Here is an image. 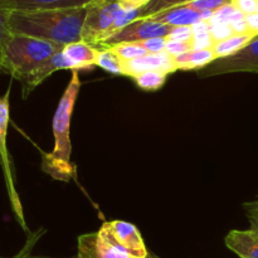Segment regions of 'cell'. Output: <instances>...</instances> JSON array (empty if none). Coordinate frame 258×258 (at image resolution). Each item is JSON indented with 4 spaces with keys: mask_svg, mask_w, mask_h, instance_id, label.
<instances>
[{
    "mask_svg": "<svg viewBox=\"0 0 258 258\" xmlns=\"http://www.w3.org/2000/svg\"><path fill=\"white\" fill-rule=\"evenodd\" d=\"M189 50H193V44L190 42H179V40H166L165 45V52L168 54H170L171 57H176V55H180L183 53L189 52Z\"/></svg>",
    "mask_w": 258,
    "mask_h": 258,
    "instance_id": "24",
    "label": "cell"
},
{
    "mask_svg": "<svg viewBox=\"0 0 258 258\" xmlns=\"http://www.w3.org/2000/svg\"><path fill=\"white\" fill-rule=\"evenodd\" d=\"M145 258H155V257H154V256H151V254L149 253V256H148V257H145Z\"/></svg>",
    "mask_w": 258,
    "mask_h": 258,
    "instance_id": "31",
    "label": "cell"
},
{
    "mask_svg": "<svg viewBox=\"0 0 258 258\" xmlns=\"http://www.w3.org/2000/svg\"><path fill=\"white\" fill-rule=\"evenodd\" d=\"M227 248L241 258H258V234L253 229L238 231L233 229L227 234Z\"/></svg>",
    "mask_w": 258,
    "mask_h": 258,
    "instance_id": "13",
    "label": "cell"
},
{
    "mask_svg": "<svg viewBox=\"0 0 258 258\" xmlns=\"http://www.w3.org/2000/svg\"><path fill=\"white\" fill-rule=\"evenodd\" d=\"M239 12L246 17L258 14V0H232Z\"/></svg>",
    "mask_w": 258,
    "mask_h": 258,
    "instance_id": "27",
    "label": "cell"
},
{
    "mask_svg": "<svg viewBox=\"0 0 258 258\" xmlns=\"http://www.w3.org/2000/svg\"><path fill=\"white\" fill-rule=\"evenodd\" d=\"M216 59L217 57L213 49L207 48V49H193L180 55H176L174 57V63H175L176 70L199 71L211 64Z\"/></svg>",
    "mask_w": 258,
    "mask_h": 258,
    "instance_id": "16",
    "label": "cell"
},
{
    "mask_svg": "<svg viewBox=\"0 0 258 258\" xmlns=\"http://www.w3.org/2000/svg\"><path fill=\"white\" fill-rule=\"evenodd\" d=\"M87 7L70 9L12 12L10 30L14 34L29 35L66 47L78 42L82 35Z\"/></svg>",
    "mask_w": 258,
    "mask_h": 258,
    "instance_id": "1",
    "label": "cell"
},
{
    "mask_svg": "<svg viewBox=\"0 0 258 258\" xmlns=\"http://www.w3.org/2000/svg\"><path fill=\"white\" fill-rule=\"evenodd\" d=\"M10 86L7 92L0 96V165H2L3 174H4L5 185H7L8 196H9L10 206H12L13 212L17 217L18 222L22 226L25 232H28L27 223H25L24 212H23L22 203H20L19 194H18L17 188H15V178L14 170H13L12 160H10L9 151L7 146V135H8V126H9L10 118Z\"/></svg>",
    "mask_w": 258,
    "mask_h": 258,
    "instance_id": "5",
    "label": "cell"
},
{
    "mask_svg": "<svg viewBox=\"0 0 258 258\" xmlns=\"http://www.w3.org/2000/svg\"><path fill=\"white\" fill-rule=\"evenodd\" d=\"M166 39L190 42L193 39V29H191V27H174Z\"/></svg>",
    "mask_w": 258,
    "mask_h": 258,
    "instance_id": "26",
    "label": "cell"
},
{
    "mask_svg": "<svg viewBox=\"0 0 258 258\" xmlns=\"http://www.w3.org/2000/svg\"><path fill=\"white\" fill-rule=\"evenodd\" d=\"M91 2L93 0H0V8L10 13L38 12L87 7Z\"/></svg>",
    "mask_w": 258,
    "mask_h": 258,
    "instance_id": "11",
    "label": "cell"
},
{
    "mask_svg": "<svg viewBox=\"0 0 258 258\" xmlns=\"http://www.w3.org/2000/svg\"><path fill=\"white\" fill-rule=\"evenodd\" d=\"M123 67H125V76H130L133 78L146 71H161L166 75L178 71L174 63V57H171L166 52L146 54L130 62L123 60Z\"/></svg>",
    "mask_w": 258,
    "mask_h": 258,
    "instance_id": "12",
    "label": "cell"
},
{
    "mask_svg": "<svg viewBox=\"0 0 258 258\" xmlns=\"http://www.w3.org/2000/svg\"><path fill=\"white\" fill-rule=\"evenodd\" d=\"M166 77H168V75L165 72H161V71H146V72L135 76L134 81L143 90L156 91L160 87H163V85L166 81Z\"/></svg>",
    "mask_w": 258,
    "mask_h": 258,
    "instance_id": "20",
    "label": "cell"
},
{
    "mask_svg": "<svg viewBox=\"0 0 258 258\" xmlns=\"http://www.w3.org/2000/svg\"><path fill=\"white\" fill-rule=\"evenodd\" d=\"M191 2H194V0H150L145 7L138 10V19H145L151 15L164 12V10L183 7V5L189 4Z\"/></svg>",
    "mask_w": 258,
    "mask_h": 258,
    "instance_id": "19",
    "label": "cell"
},
{
    "mask_svg": "<svg viewBox=\"0 0 258 258\" xmlns=\"http://www.w3.org/2000/svg\"><path fill=\"white\" fill-rule=\"evenodd\" d=\"M145 19L154 20L169 27H193L197 23L202 22L201 13L190 9L186 5L164 10Z\"/></svg>",
    "mask_w": 258,
    "mask_h": 258,
    "instance_id": "15",
    "label": "cell"
},
{
    "mask_svg": "<svg viewBox=\"0 0 258 258\" xmlns=\"http://www.w3.org/2000/svg\"><path fill=\"white\" fill-rule=\"evenodd\" d=\"M63 45L55 43L13 33L5 45L0 72L22 82L29 73L63 50Z\"/></svg>",
    "mask_w": 258,
    "mask_h": 258,
    "instance_id": "3",
    "label": "cell"
},
{
    "mask_svg": "<svg viewBox=\"0 0 258 258\" xmlns=\"http://www.w3.org/2000/svg\"><path fill=\"white\" fill-rule=\"evenodd\" d=\"M9 17H10V12L0 8V68H2L5 45H7V42L9 40L10 35L13 34L12 30H10Z\"/></svg>",
    "mask_w": 258,
    "mask_h": 258,
    "instance_id": "22",
    "label": "cell"
},
{
    "mask_svg": "<svg viewBox=\"0 0 258 258\" xmlns=\"http://www.w3.org/2000/svg\"><path fill=\"white\" fill-rule=\"evenodd\" d=\"M81 81L78 71H72V77L66 88L64 93L58 102L54 117H53V135L54 149L53 151L43 154L42 169L53 179L60 181H70L75 176L76 168L71 161L72 146H71L70 130L71 118L76 100L80 93Z\"/></svg>",
    "mask_w": 258,
    "mask_h": 258,
    "instance_id": "2",
    "label": "cell"
},
{
    "mask_svg": "<svg viewBox=\"0 0 258 258\" xmlns=\"http://www.w3.org/2000/svg\"><path fill=\"white\" fill-rule=\"evenodd\" d=\"M59 70L76 71L73 63L66 57L63 50H60L57 54L50 57L47 62H44L42 66H39L37 70H34L32 73H29V75L20 82L22 83L23 98H27L28 96L33 92V90H34L35 87H38L45 78H48L52 73H54L55 71Z\"/></svg>",
    "mask_w": 258,
    "mask_h": 258,
    "instance_id": "10",
    "label": "cell"
},
{
    "mask_svg": "<svg viewBox=\"0 0 258 258\" xmlns=\"http://www.w3.org/2000/svg\"><path fill=\"white\" fill-rule=\"evenodd\" d=\"M232 0H194V2L186 4V7L196 12H213L221 9L227 4H231Z\"/></svg>",
    "mask_w": 258,
    "mask_h": 258,
    "instance_id": "23",
    "label": "cell"
},
{
    "mask_svg": "<svg viewBox=\"0 0 258 258\" xmlns=\"http://www.w3.org/2000/svg\"><path fill=\"white\" fill-rule=\"evenodd\" d=\"M78 258H133L116 248L100 232L78 237Z\"/></svg>",
    "mask_w": 258,
    "mask_h": 258,
    "instance_id": "9",
    "label": "cell"
},
{
    "mask_svg": "<svg viewBox=\"0 0 258 258\" xmlns=\"http://www.w3.org/2000/svg\"><path fill=\"white\" fill-rule=\"evenodd\" d=\"M122 10L116 0L91 2L87 5L81 39L93 47H100L112 34L113 25Z\"/></svg>",
    "mask_w": 258,
    "mask_h": 258,
    "instance_id": "4",
    "label": "cell"
},
{
    "mask_svg": "<svg viewBox=\"0 0 258 258\" xmlns=\"http://www.w3.org/2000/svg\"><path fill=\"white\" fill-rule=\"evenodd\" d=\"M174 27L161 24L150 19H138L108 37L101 45H113L118 43H136L153 38H168ZM100 45V47H101Z\"/></svg>",
    "mask_w": 258,
    "mask_h": 258,
    "instance_id": "8",
    "label": "cell"
},
{
    "mask_svg": "<svg viewBox=\"0 0 258 258\" xmlns=\"http://www.w3.org/2000/svg\"><path fill=\"white\" fill-rule=\"evenodd\" d=\"M38 237H39V233H35L34 238L28 239V242H27V244H25L24 248H23L22 251H20L14 258H50V257H43V256H32V254H29L30 248H32L33 244L35 243V241H37ZM75 258H78V257H75Z\"/></svg>",
    "mask_w": 258,
    "mask_h": 258,
    "instance_id": "30",
    "label": "cell"
},
{
    "mask_svg": "<svg viewBox=\"0 0 258 258\" xmlns=\"http://www.w3.org/2000/svg\"><path fill=\"white\" fill-rule=\"evenodd\" d=\"M244 209H246V214L251 223V229H253L258 234V201L246 203Z\"/></svg>",
    "mask_w": 258,
    "mask_h": 258,
    "instance_id": "28",
    "label": "cell"
},
{
    "mask_svg": "<svg viewBox=\"0 0 258 258\" xmlns=\"http://www.w3.org/2000/svg\"><path fill=\"white\" fill-rule=\"evenodd\" d=\"M98 232L116 248L130 257L145 258L149 256L143 237L134 224L123 221L105 222Z\"/></svg>",
    "mask_w": 258,
    "mask_h": 258,
    "instance_id": "6",
    "label": "cell"
},
{
    "mask_svg": "<svg viewBox=\"0 0 258 258\" xmlns=\"http://www.w3.org/2000/svg\"><path fill=\"white\" fill-rule=\"evenodd\" d=\"M123 10H139L145 7L150 0H116Z\"/></svg>",
    "mask_w": 258,
    "mask_h": 258,
    "instance_id": "29",
    "label": "cell"
},
{
    "mask_svg": "<svg viewBox=\"0 0 258 258\" xmlns=\"http://www.w3.org/2000/svg\"><path fill=\"white\" fill-rule=\"evenodd\" d=\"M166 38H153V39L143 40V42H136L149 53V54H156V53L165 52Z\"/></svg>",
    "mask_w": 258,
    "mask_h": 258,
    "instance_id": "25",
    "label": "cell"
},
{
    "mask_svg": "<svg viewBox=\"0 0 258 258\" xmlns=\"http://www.w3.org/2000/svg\"><path fill=\"white\" fill-rule=\"evenodd\" d=\"M97 62L96 66L105 70L106 72H110L112 75H122L125 76V67H123V60L118 58L108 47H98Z\"/></svg>",
    "mask_w": 258,
    "mask_h": 258,
    "instance_id": "18",
    "label": "cell"
},
{
    "mask_svg": "<svg viewBox=\"0 0 258 258\" xmlns=\"http://www.w3.org/2000/svg\"><path fill=\"white\" fill-rule=\"evenodd\" d=\"M0 258H5V257H0Z\"/></svg>",
    "mask_w": 258,
    "mask_h": 258,
    "instance_id": "32",
    "label": "cell"
},
{
    "mask_svg": "<svg viewBox=\"0 0 258 258\" xmlns=\"http://www.w3.org/2000/svg\"><path fill=\"white\" fill-rule=\"evenodd\" d=\"M98 52L100 48L93 47L83 40L71 43L63 48L64 55L73 63L78 72L81 70H92L97 62Z\"/></svg>",
    "mask_w": 258,
    "mask_h": 258,
    "instance_id": "14",
    "label": "cell"
},
{
    "mask_svg": "<svg viewBox=\"0 0 258 258\" xmlns=\"http://www.w3.org/2000/svg\"><path fill=\"white\" fill-rule=\"evenodd\" d=\"M101 47H108L118 58L125 62L135 60L138 58L149 54L139 43H118L113 45H101Z\"/></svg>",
    "mask_w": 258,
    "mask_h": 258,
    "instance_id": "21",
    "label": "cell"
},
{
    "mask_svg": "<svg viewBox=\"0 0 258 258\" xmlns=\"http://www.w3.org/2000/svg\"><path fill=\"white\" fill-rule=\"evenodd\" d=\"M257 35L254 34H233L231 37L226 38V39L218 40L214 43L213 52L216 54L217 59L219 58H226L229 55H233L238 53L239 50L243 49L252 39Z\"/></svg>",
    "mask_w": 258,
    "mask_h": 258,
    "instance_id": "17",
    "label": "cell"
},
{
    "mask_svg": "<svg viewBox=\"0 0 258 258\" xmlns=\"http://www.w3.org/2000/svg\"><path fill=\"white\" fill-rule=\"evenodd\" d=\"M236 72L258 73V35L236 54L219 58L207 67L199 70L198 76L206 78Z\"/></svg>",
    "mask_w": 258,
    "mask_h": 258,
    "instance_id": "7",
    "label": "cell"
}]
</instances>
